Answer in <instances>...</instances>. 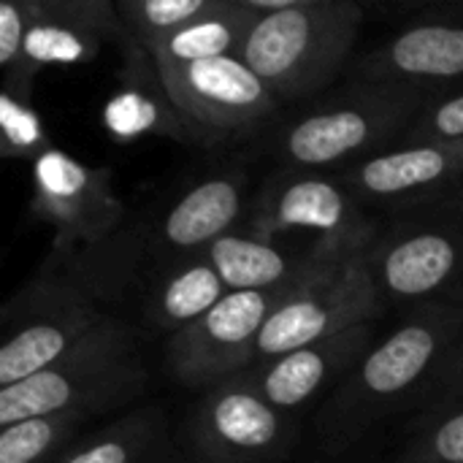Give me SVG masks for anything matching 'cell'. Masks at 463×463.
I'll return each instance as SVG.
<instances>
[{"instance_id":"obj_1","label":"cell","mask_w":463,"mask_h":463,"mask_svg":"<svg viewBox=\"0 0 463 463\" xmlns=\"http://www.w3.org/2000/svg\"><path fill=\"white\" fill-rule=\"evenodd\" d=\"M463 336V304L412 309L334 388L320 412V439L331 453L353 448L412 391L434 383Z\"/></svg>"},{"instance_id":"obj_2","label":"cell","mask_w":463,"mask_h":463,"mask_svg":"<svg viewBox=\"0 0 463 463\" xmlns=\"http://www.w3.org/2000/svg\"><path fill=\"white\" fill-rule=\"evenodd\" d=\"M429 92L393 81H353L277 133L285 168L336 174L402 141Z\"/></svg>"},{"instance_id":"obj_3","label":"cell","mask_w":463,"mask_h":463,"mask_svg":"<svg viewBox=\"0 0 463 463\" xmlns=\"http://www.w3.org/2000/svg\"><path fill=\"white\" fill-rule=\"evenodd\" d=\"M146 380L136 334L111 315L49 369L0 388V426L68 412L95 418L141 396Z\"/></svg>"},{"instance_id":"obj_4","label":"cell","mask_w":463,"mask_h":463,"mask_svg":"<svg viewBox=\"0 0 463 463\" xmlns=\"http://www.w3.org/2000/svg\"><path fill=\"white\" fill-rule=\"evenodd\" d=\"M361 24L364 8L355 0H296L258 19L239 57L285 106L317 95L347 68Z\"/></svg>"},{"instance_id":"obj_5","label":"cell","mask_w":463,"mask_h":463,"mask_svg":"<svg viewBox=\"0 0 463 463\" xmlns=\"http://www.w3.org/2000/svg\"><path fill=\"white\" fill-rule=\"evenodd\" d=\"M109 317L98 293L49 255L3 307L0 388L49 369Z\"/></svg>"},{"instance_id":"obj_6","label":"cell","mask_w":463,"mask_h":463,"mask_svg":"<svg viewBox=\"0 0 463 463\" xmlns=\"http://www.w3.org/2000/svg\"><path fill=\"white\" fill-rule=\"evenodd\" d=\"M366 260L385 307L463 304V195L404 212Z\"/></svg>"},{"instance_id":"obj_7","label":"cell","mask_w":463,"mask_h":463,"mask_svg":"<svg viewBox=\"0 0 463 463\" xmlns=\"http://www.w3.org/2000/svg\"><path fill=\"white\" fill-rule=\"evenodd\" d=\"M111 41H130L111 0H5L0 5L5 84L33 87L43 68L90 62Z\"/></svg>"},{"instance_id":"obj_8","label":"cell","mask_w":463,"mask_h":463,"mask_svg":"<svg viewBox=\"0 0 463 463\" xmlns=\"http://www.w3.org/2000/svg\"><path fill=\"white\" fill-rule=\"evenodd\" d=\"M247 228L271 239H309L342 258L369 255L380 233L336 174L282 168L252 198Z\"/></svg>"},{"instance_id":"obj_9","label":"cell","mask_w":463,"mask_h":463,"mask_svg":"<svg viewBox=\"0 0 463 463\" xmlns=\"http://www.w3.org/2000/svg\"><path fill=\"white\" fill-rule=\"evenodd\" d=\"M301 288L231 290L212 312L168 339L165 366L190 391H212L255 366V342L277 307Z\"/></svg>"},{"instance_id":"obj_10","label":"cell","mask_w":463,"mask_h":463,"mask_svg":"<svg viewBox=\"0 0 463 463\" xmlns=\"http://www.w3.org/2000/svg\"><path fill=\"white\" fill-rule=\"evenodd\" d=\"M369 255L345 260L288 296L255 342V366L323 342L364 323H377L388 309L374 285Z\"/></svg>"},{"instance_id":"obj_11","label":"cell","mask_w":463,"mask_h":463,"mask_svg":"<svg viewBox=\"0 0 463 463\" xmlns=\"http://www.w3.org/2000/svg\"><path fill=\"white\" fill-rule=\"evenodd\" d=\"M30 217L54 228L52 250H87L119 236L128 206L109 165H87L52 146L33 163Z\"/></svg>"},{"instance_id":"obj_12","label":"cell","mask_w":463,"mask_h":463,"mask_svg":"<svg viewBox=\"0 0 463 463\" xmlns=\"http://www.w3.org/2000/svg\"><path fill=\"white\" fill-rule=\"evenodd\" d=\"M293 439V415L269 404L247 372L206 391L184 426L198 463L279 461Z\"/></svg>"},{"instance_id":"obj_13","label":"cell","mask_w":463,"mask_h":463,"mask_svg":"<svg viewBox=\"0 0 463 463\" xmlns=\"http://www.w3.org/2000/svg\"><path fill=\"white\" fill-rule=\"evenodd\" d=\"M157 81L195 133L236 138L263 128L282 106L241 57H217L157 73Z\"/></svg>"},{"instance_id":"obj_14","label":"cell","mask_w":463,"mask_h":463,"mask_svg":"<svg viewBox=\"0 0 463 463\" xmlns=\"http://www.w3.org/2000/svg\"><path fill=\"white\" fill-rule=\"evenodd\" d=\"M353 73L355 81H393L426 92L463 84V0L412 14Z\"/></svg>"},{"instance_id":"obj_15","label":"cell","mask_w":463,"mask_h":463,"mask_svg":"<svg viewBox=\"0 0 463 463\" xmlns=\"http://www.w3.org/2000/svg\"><path fill=\"white\" fill-rule=\"evenodd\" d=\"M336 176L366 209L412 212L461 190L463 141H399Z\"/></svg>"},{"instance_id":"obj_16","label":"cell","mask_w":463,"mask_h":463,"mask_svg":"<svg viewBox=\"0 0 463 463\" xmlns=\"http://www.w3.org/2000/svg\"><path fill=\"white\" fill-rule=\"evenodd\" d=\"M374 342L377 323H364L323 342L298 347L269 364L252 366L247 374L269 404L293 415L331 385L336 388Z\"/></svg>"},{"instance_id":"obj_17","label":"cell","mask_w":463,"mask_h":463,"mask_svg":"<svg viewBox=\"0 0 463 463\" xmlns=\"http://www.w3.org/2000/svg\"><path fill=\"white\" fill-rule=\"evenodd\" d=\"M203 255L217 269L228 290L304 288L309 279H315L326 269L353 260V258L326 252L317 244L296 247L293 239L260 236L250 228H239L222 236Z\"/></svg>"},{"instance_id":"obj_18","label":"cell","mask_w":463,"mask_h":463,"mask_svg":"<svg viewBox=\"0 0 463 463\" xmlns=\"http://www.w3.org/2000/svg\"><path fill=\"white\" fill-rule=\"evenodd\" d=\"M250 206L244 171L212 174L184 190L163 214L155 244L174 263L203 255L214 241L239 231V222L250 217Z\"/></svg>"},{"instance_id":"obj_19","label":"cell","mask_w":463,"mask_h":463,"mask_svg":"<svg viewBox=\"0 0 463 463\" xmlns=\"http://www.w3.org/2000/svg\"><path fill=\"white\" fill-rule=\"evenodd\" d=\"M255 22L258 19L244 8L241 0H225L214 14L168 33L165 38L149 43L144 52L155 73L187 68L217 57H239Z\"/></svg>"},{"instance_id":"obj_20","label":"cell","mask_w":463,"mask_h":463,"mask_svg":"<svg viewBox=\"0 0 463 463\" xmlns=\"http://www.w3.org/2000/svg\"><path fill=\"white\" fill-rule=\"evenodd\" d=\"M171 450L168 423L160 407H141L103 431L79 437L57 463H165Z\"/></svg>"},{"instance_id":"obj_21","label":"cell","mask_w":463,"mask_h":463,"mask_svg":"<svg viewBox=\"0 0 463 463\" xmlns=\"http://www.w3.org/2000/svg\"><path fill=\"white\" fill-rule=\"evenodd\" d=\"M228 293L231 290L225 288L217 269L206 260V255H193L176 260L152 288L146 317L155 323V328L174 336L212 312Z\"/></svg>"},{"instance_id":"obj_22","label":"cell","mask_w":463,"mask_h":463,"mask_svg":"<svg viewBox=\"0 0 463 463\" xmlns=\"http://www.w3.org/2000/svg\"><path fill=\"white\" fill-rule=\"evenodd\" d=\"M90 415H43L0 426V463H57Z\"/></svg>"},{"instance_id":"obj_23","label":"cell","mask_w":463,"mask_h":463,"mask_svg":"<svg viewBox=\"0 0 463 463\" xmlns=\"http://www.w3.org/2000/svg\"><path fill=\"white\" fill-rule=\"evenodd\" d=\"M225 0H117L130 43L146 49L168 33L214 14Z\"/></svg>"},{"instance_id":"obj_24","label":"cell","mask_w":463,"mask_h":463,"mask_svg":"<svg viewBox=\"0 0 463 463\" xmlns=\"http://www.w3.org/2000/svg\"><path fill=\"white\" fill-rule=\"evenodd\" d=\"M52 149L43 117L33 103V90L3 84L0 98V152L5 160H38Z\"/></svg>"},{"instance_id":"obj_25","label":"cell","mask_w":463,"mask_h":463,"mask_svg":"<svg viewBox=\"0 0 463 463\" xmlns=\"http://www.w3.org/2000/svg\"><path fill=\"white\" fill-rule=\"evenodd\" d=\"M402 463H463V396L431 407L429 420L418 429Z\"/></svg>"},{"instance_id":"obj_26","label":"cell","mask_w":463,"mask_h":463,"mask_svg":"<svg viewBox=\"0 0 463 463\" xmlns=\"http://www.w3.org/2000/svg\"><path fill=\"white\" fill-rule=\"evenodd\" d=\"M402 141H463V84L429 92Z\"/></svg>"},{"instance_id":"obj_27","label":"cell","mask_w":463,"mask_h":463,"mask_svg":"<svg viewBox=\"0 0 463 463\" xmlns=\"http://www.w3.org/2000/svg\"><path fill=\"white\" fill-rule=\"evenodd\" d=\"M431 391L439 393L434 407L450 404V402H456V399L463 396V336L461 342L456 345V350L448 355V361L442 364V369L437 372V377L431 383Z\"/></svg>"}]
</instances>
